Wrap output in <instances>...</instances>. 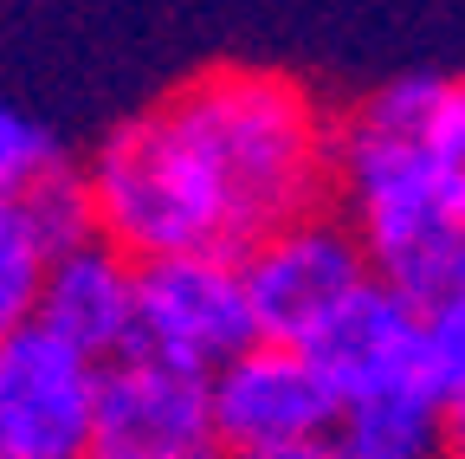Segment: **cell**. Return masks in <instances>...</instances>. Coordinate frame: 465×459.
<instances>
[{
  "label": "cell",
  "mask_w": 465,
  "mask_h": 459,
  "mask_svg": "<svg viewBox=\"0 0 465 459\" xmlns=\"http://www.w3.org/2000/svg\"><path fill=\"white\" fill-rule=\"evenodd\" d=\"M162 110L220 182L240 226V253L272 226L323 207L336 182V124H323L317 97L298 78L259 65H213L188 78Z\"/></svg>",
  "instance_id": "cell-1"
},
{
  "label": "cell",
  "mask_w": 465,
  "mask_h": 459,
  "mask_svg": "<svg viewBox=\"0 0 465 459\" xmlns=\"http://www.w3.org/2000/svg\"><path fill=\"white\" fill-rule=\"evenodd\" d=\"M433 97L440 78H394L336 124L342 207L356 220L375 272L394 278L401 292H414L420 304L459 278V253H465V214L452 207L427 149Z\"/></svg>",
  "instance_id": "cell-2"
},
{
  "label": "cell",
  "mask_w": 465,
  "mask_h": 459,
  "mask_svg": "<svg viewBox=\"0 0 465 459\" xmlns=\"http://www.w3.org/2000/svg\"><path fill=\"white\" fill-rule=\"evenodd\" d=\"M91 188H97V226L130 259L162 253H240V226L207 175L194 143L174 130V117L155 104L143 117L116 124L91 149Z\"/></svg>",
  "instance_id": "cell-3"
},
{
  "label": "cell",
  "mask_w": 465,
  "mask_h": 459,
  "mask_svg": "<svg viewBox=\"0 0 465 459\" xmlns=\"http://www.w3.org/2000/svg\"><path fill=\"white\" fill-rule=\"evenodd\" d=\"M265 336L240 253L136 259V350L213 375Z\"/></svg>",
  "instance_id": "cell-4"
},
{
  "label": "cell",
  "mask_w": 465,
  "mask_h": 459,
  "mask_svg": "<svg viewBox=\"0 0 465 459\" xmlns=\"http://www.w3.org/2000/svg\"><path fill=\"white\" fill-rule=\"evenodd\" d=\"M104 363L39 317L0 330V459H91Z\"/></svg>",
  "instance_id": "cell-5"
},
{
  "label": "cell",
  "mask_w": 465,
  "mask_h": 459,
  "mask_svg": "<svg viewBox=\"0 0 465 459\" xmlns=\"http://www.w3.org/2000/svg\"><path fill=\"white\" fill-rule=\"evenodd\" d=\"M240 259H246V284H252L265 336H284V343H311L323 317L362 278H375V259L356 234V220H330V214H298L272 226Z\"/></svg>",
  "instance_id": "cell-6"
},
{
  "label": "cell",
  "mask_w": 465,
  "mask_h": 459,
  "mask_svg": "<svg viewBox=\"0 0 465 459\" xmlns=\"http://www.w3.org/2000/svg\"><path fill=\"white\" fill-rule=\"evenodd\" d=\"M91 459H232L213 421V375L149 350L104 363V421Z\"/></svg>",
  "instance_id": "cell-7"
},
{
  "label": "cell",
  "mask_w": 465,
  "mask_h": 459,
  "mask_svg": "<svg viewBox=\"0 0 465 459\" xmlns=\"http://www.w3.org/2000/svg\"><path fill=\"white\" fill-rule=\"evenodd\" d=\"M336 414H342V394L323 375V363L311 356V343L259 336L252 350H240L232 363L213 369V421L232 453L330 434Z\"/></svg>",
  "instance_id": "cell-8"
},
{
  "label": "cell",
  "mask_w": 465,
  "mask_h": 459,
  "mask_svg": "<svg viewBox=\"0 0 465 459\" xmlns=\"http://www.w3.org/2000/svg\"><path fill=\"white\" fill-rule=\"evenodd\" d=\"M311 356L323 363L342 401L427 382V304L375 272L323 317V330L311 336Z\"/></svg>",
  "instance_id": "cell-9"
},
{
  "label": "cell",
  "mask_w": 465,
  "mask_h": 459,
  "mask_svg": "<svg viewBox=\"0 0 465 459\" xmlns=\"http://www.w3.org/2000/svg\"><path fill=\"white\" fill-rule=\"evenodd\" d=\"M33 317L58 336H72L97 363H116L136 350V259L116 240H84L45 265Z\"/></svg>",
  "instance_id": "cell-10"
},
{
  "label": "cell",
  "mask_w": 465,
  "mask_h": 459,
  "mask_svg": "<svg viewBox=\"0 0 465 459\" xmlns=\"http://www.w3.org/2000/svg\"><path fill=\"white\" fill-rule=\"evenodd\" d=\"M342 459H446V394L433 382H401L342 401L330 427Z\"/></svg>",
  "instance_id": "cell-11"
},
{
  "label": "cell",
  "mask_w": 465,
  "mask_h": 459,
  "mask_svg": "<svg viewBox=\"0 0 465 459\" xmlns=\"http://www.w3.org/2000/svg\"><path fill=\"white\" fill-rule=\"evenodd\" d=\"M0 226H20V234H26L45 259H58V253L97 240L104 226H97L91 168L58 162V168H45V175L20 182V188H0Z\"/></svg>",
  "instance_id": "cell-12"
},
{
  "label": "cell",
  "mask_w": 465,
  "mask_h": 459,
  "mask_svg": "<svg viewBox=\"0 0 465 459\" xmlns=\"http://www.w3.org/2000/svg\"><path fill=\"white\" fill-rule=\"evenodd\" d=\"M427 382L440 394L465 388V278H452L440 298H427Z\"/></svg>",
  "instance_id": "cell-13"
},
{
  "label": "cell",
  "mask_w": 465,
  "mask_h": 459,
  "mask_svg": "<svg viewBox=\"0 0 465 459\" xmlns=\"http://www.w3.org/2000/svg\"><path fill=\"white\" fill-rule=\"evenodd\" d=\"M427 149H433V168H440L452 207L465 214V78H440L433 117H427Z\"/></svg>",
  "instance_id": "cell-14"
},
{
  "label": "cell",
  "mask_w": 465,
  "mask_h": 459,
  "mask_svg": "<svg viewBox=\"0 0 465 459\" xmlns=\"http://www.w3.org/2000/svg\"><path fill=\"white\" fill-rule=\"evenodd\" d=\"M58 162H72V155L39 117H26V110H7V117H0V188H20V182L45 175Z\"/></svg>",
  "instance_id": "cell-15"
},
{
  "label": "cell",
  "mask_w": 465,
  "mask_h": 459,
  "mask_svg": "<svg viewBox=\"0 0 465 459\" xmlns=\"http://www.w3.org/2000/svg\"><path fill=\"white\" fill-rule=\"evenodd\" d=\"M45 253L20 234V226H0V324H26L45 284Z\"/></svg>",
  "instance_id": "cell-16"
},
{
  "label": "cell",
  "mask_w": 465,
  "mask_h": 459,
  "mask_svg": "<svg viewBox=\"0 0 465 459\" xmlns=\"http://www.w3.org/2000/svg\"><path fill=\"white\" fill-rule=\"evenodd\" d=\"M232 459H342L330 434H304V440H272V446H246Z\"/></svg>",
  "instance_id": "cell-17"
},
{
  "label": "cell",
  "mask_w": 465,
  "mask_h": 459,
  "mask_svg": "<svg viewBox=\"0 0 465 459\" xmlns=\"http://www.w3.org/2000/svg\"><path fill=\"white\" fill-rule=\"evenodd\" d=\"M446 453H452V459H465V388H459V394H446Z\"/></svg>",
  "instance_id": "cell-18"
},
{
  "label": "cell",
  "mask_w": 465,
  "mask_h": 459,
  "mask_svg": "<svg viewBox=\"0 0 465 459\" xmlns=\"http://www.w3.org/2000/svg\"><path fill=\"white\" fill-rule=\"evenodd\" d=\"M459 278H465V253H459Z\"/></svg>",
  "instance_id": "cell-19"
}]
</instances>
